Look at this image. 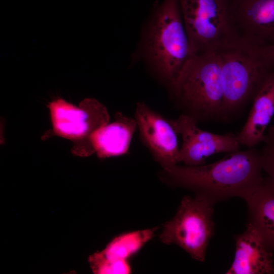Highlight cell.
<instances>
[{"label":"cell","mask_w":274,"mask_h":274,"mask_svg":"<svg viewBox=\"0 0 274 274\" xmlns=\"http://www.w3.org/2000/svg\"><path fill=\"white\" fill-rule=\"evenodd\" d=\"M91 268L96 273H128L131 272L128 262H115L106 259L98 253L90 256Z\"/></svg>","instance_id":"cell-17"},{"label":"cell","mask_w":274,"mask_h":274,"mask_svg":"<svg viewBox=\"0 0 274 274\" xmlns=\"http://www.w3.org/2000/svg\"><path fill=\"white\" fill-rule=\"evenodd\" d=\"M115 120L94 131L89 138L93 150L100 158L121 156L127 153L137 128L135 118L117 112Z\"/></svg>","instance_id":"cell-13"},{"label":"cell","mask_w":274,"mask_h":274,"mask_svg":"<svg viewBox=\"0 0 274 274\" xmlns=\"http://www.w3.org/2000/svg\"><path fill=\"white\" fill-rule=\"evenodd\" d=\"M238 41L264 47L274 42V0H229Z\"/></svg>","instance_id":"cell-9"},{"label":"cell","mask_w":274,"mask_h":274,"mask_svg":"<svg viewBox=\"0 0 274 274\" xmlns=\"http://www.w3.org/2000/svg\"><path fill=\"white\" fill-rule=\"evenodd\" d=\"M183 114L199 121H224V95L217 51L191 56L169 84Z\"/></svg>","instance_id":"cell-2"},{"label":"cell","mask_w":274,"mask_h":274,"mask_svg":"<svg viewBox=\"0 0 274 274\" xmlns=\"http://www.w3.org/2000/svg\"><path fill=\"white\" fill-rule=\"evenodd\" d=\"M274 115V69L266 77L252 100L248 118L236 134L241 146L255 148L262 143Z\"/></svg>","instance_id":"cell-12"},{"label":"cell","mask_w":274,"mask_h":274,"mask_svg":"<svg viewBox=\"0 0 274 274\" xmlns=\"http://www.w3.org/2000/svg\"><path fill=\"white\" fill-rule=\"evenodd\" d=\"M155 228L124 233L110 243L98 252L102 257L113 261L127 262L154 235Z\"/></svg>","instance_id":"cell-15"},{"label":"cell","mask_w":274,"mask_h":274,"mask_svg":"<svg viewBox=\"0 0 274 274\" xmlns=\"http://www.w3.org/2000/svg\"><path fill=\"white\" fill-rule=\"evenodd\" d=\"M223 90L224 120L238 115L274 69L263 47L237 41L217 51Z\"/></svg>","instance_id":"cell-3"},{"label":"cell","mask_w":274,"mask_h":274,"mask_svg":"<svg viewBox=\"0 0 274 274\" xmlns=\"http://www.w3.org/2000/svg\"><path fill=\"white\" fill-rule=\"evenodd\" d=\"M191 55L217 51L237 41L229 0H178Z\"/></svg>","instance_id":"cell-5"},{"label":"cell","mask_w":274,"mask_h":274,"mask_svg":"<svg viewBox=\"0 0 274 274\" xmlns=\"http://www.w3.org/2000/svg\"><path fill=\"white\" fill-rule=\"evenodd\" d=\"M263 50L269 61L274 66V42L270 45L263 47Z\"/></svg>","instance_id":"cell-18"},{"label":"cell","mask_w":274,"mask_h":274,"mask_svg":"<svg viewBox=\"0 0 274 274\" xmlns=\"http://www.w3.org/2000/svg\"><path fill=\"white\" fill-rule=\"evenodd\" d=\"M248 223L257 231L266 246L274 250V190L263 182L244 198Z\"/></svg>","instance_id":"cell-14"},{"label":"cell","mask_w":274,"mask_h":274,"mask_svg":"<svg viewBox=\"0 0 274 274\" xmlns=\"http://www.w3.org/2000/svg\"><path fill=\"white\" fill-rule=\"evenodd\" d=\"M145 60L169 85L191 56L178 0H164L146 29Z\"/></svg>","instance_id":"cell-4"},{"label":"cell","mask_w":274,"mask_h":274,"mask_svg":"<svg viewBox=\"0 0 274 274\" xmlns=\"http://www.w3.org/2000/svg\"><path fill=\"white\" fill-rule=\"evenodd\" d=\"M134 118L142 142L163 168L181 162L177 133L169 120L138 102Z\"/></svg>","instance_id":"cell-10"},{"label":"cell","mask_w":274,"mask_h":274,"mask_svg":"<svg viewBox=\"0 0 274 274\" xmlns=\"http://www.w3.org/2000/svg\"><path fill=\"white\" fill-rule=\"evenodd\" d=\"M49 108L56 133L70 139L85 138L92 150L90 136L109 121L106 108L94 99L84 100L80 108L58 99L51 102Z\"/></svg>","instance_id":"cell-8"},{"label":"cell","mask_w":274,"mask_h":274,"mask_svg":"<svg viewBox=\"0 0 274 274\" xmlns=\"http://www.w3.org/2000/svg\"><path fill=\"white\" fill-rule=\"evenodd\" d=\"M260 150L262 170L267 175L266 183L274 190V125L267 129Z\"/></svg>","instance_id":"cell-16"},{"label":"cell","mask_w":274,"mask_h":274,"mask_svg":"<svg viewBox=\"0 0 274 274\" xmlns=\"http://www.w3.org/2000/svg\"><path fill=\"white\" fill-rule=\"evenodd\" d=\"M215 204L200 194L184 196L174 217L164 224L160 241L179 246L195 260L204 261L215 232Z\"/></svg>","instance_id":"cell-6"},{"label":"cell","mask_w":274,"mask_h":274,"mask_svg":"<svg viewBox=\"0 0 274 274\" xmlns=\"http://www.w3.org/2000/svg\"><path fill=\"white\" fill-rule=\"evenodd\" d=\"M233 261L226 274H272L274 273L272 251L265 244L249 223L245 230L234 236Z\"/></svg>","instance_id":"cell-11"},{"label":"cell","mask_w":274,"mask_h":274,"mask_svg":"<svg viewBox=\"0 0 274 274\" xmlns=\"http://www.w3.org/2000/svg\"><path fill=\"white\" fill-rule=\"evenodd\" d=\"M169 121L182 137L180 160L186 166L202 165L212 155L240 150L241 145L232 133L219 134L203 130L197 126L198 122L193 117L183 113Z\"/></svg>","instance_id":"cell-7"},{"label":"cell","mask_w":274,"mask_h":274,"mask_svg":"<svg viewBox=\"0 0 274 274\" xmlns=\"http://www.w3.org/2000/svg\"><path fill=\"white\" fill-rule=\"evenodd\" d=\"M274 251V250H273Z\"/></svg>","instance_id":"cell-19"},{"label":"cell","mask_w":274,"mask_h":274,"mask_svg":"<svg viewBox=\"0 0 274 274\" xmlns=\"http://www.w3.org/2000/svg\"><path fill=\"white\" fill-rule=\"evenodd\" d=\"M260 150L248 148L229 153L217 162L163 168V177L175 186L207 197L215 204L234 197L243 199L262 184Z\"/></svg>","instance_id":"cell-1"}]
</instances>
